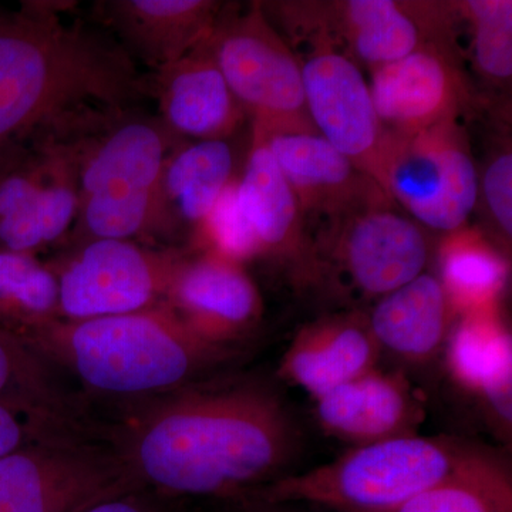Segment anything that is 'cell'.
<instances>
[{"mask_svg": "<svg viewBox=\"0 0 512 512\" xmlns=\"http://www.w3.org/2000/svg\"><path fill=\"white\" fill-rule=\"evenodd\" d=\"M0 404L53 426L86 431L60 390L52 363L25 338L0 326Z\"/></svg>", "mask_w": 512, "mask_h": 512, "instance_id": "484cf974", "label": "cell"}, {"mask_svg": "<svg viewBox=\"0 0 512 512\" xmlns=\"http://www.w3.org/2000/svg\"><path fill=\"white\" fill-rule=\"evenodd\" d=\"M298 429L278 394L251 380L197 384L153 400L116 448L131 480L161 497H248L288 467Z\"/></svg>", "mask_w": 512, "mask_h": 512, "instance_id": "6da1fadb", "label": "cell"}, {"mask_svg": "<svg viewBox=\"0 0 512 512\" xmlns=\"http://www.w3.org/2000/svg\"><path fill=\"white\" fill-rule=\"evenodd\" d=\"M227 140L181 143L165 161L161 178V231L174 224L197 229L235 178Z\"/></svg>", "mask_w": 512, "mask_h": 512, "instance_id": "cb8c5ba5", "label": "cell"}, {"mask_svg": "<svg viewBox=\"0 0 512 512\" xmlns=\"http://www.w3.org/2000/svg\"><path fill=\"white\" fill-rule=\"evenodd\" d=\"M497 457L490 448L456 437L409 434L350 448L330 463L276 478L248 497L333 512H396L424 491Z\"/></svg>", "mask_w": 512, "mask_h": 512, "instance_id": "5b68a950", "label": "cell"}, {"mask_svg": "<svg viewBox=\"0 0 512 512\" xmlns=\"http://www.w3.org/2000/svg\"><path fill=\"white\" fill-rule=\"evenodd\" d=\"M311 248L309 281L329 272L335 284L365 298H382L426 272L431 248L423 227L382 190L330 217Z\"/></svg>", "mask_w": 512, "mask_h": 512, "instance_id": "8992f818", "label": "cell"}, {"mask_svg": "<svg viewBox=\"0 0 512 512\" xmlns=\"http://www.w3.org/2000/svg\"><path fill=\"white\" fill-rule=\"evenodd\" d=\"M322 429L353 447L417 434L424 419L406 377L370 369L315 400Z\"/></svg>", "mask_w": 512, "mask_h": 512, "instance_id": "d6986e66", "label": "cell"}, {"mask_svg": "<svg viewBox=\"0 0 512 512\" xmlns=\"http://www.w3.org/2000/svg\"><path fill=\"white\" fill-rule=\"evenodd\" d=\"M218 69L245 113L265 128H313L301 64L261 3L224 6L207 40Z\"/></svg>", "mask_w": 512, "mask_h": 512, "instance_id": "9c48e42d", "label": "cell"}, {"mask_svg": "<svg viewBox=\"0 0 512 512\" xmlns=\"http://www.w3.org/2000/svg\"><path fill=\"white\" fill-rule=\"evenodd\" d=\"M134 487L116 451L87 437L43 441L0 457V512H83Z\"/></svg>", "mask_w": 512, "mask_h": 512, "instance_id": "30bf717a", "label": "cell"}, {"mask_svg": "<svg viewBox=\"0 0 512 512\" xmlns=\"http://www.w3.org/2000/svg\"><path fill=\"white\" fill-rule=\"evenodd\" d=\"M28 340L87 389L116 397L175 392L229 355L192 335L163 303L110 318L55 320Z\"/></svg>", "mask_w": 512, "mask_h": 512, "instance_id": "3957f363", "label": "cell"}, {"mask_svg": "<svg viewBox=\"0 0 512 512\" xmlns=\"http://www.w3.org/2000/svg\"><path fill=\"white\" fill-rule=\"evenodd\" d=\"M77 171L79 244L161 231L165 161L184 140L161 119L130 110L97 111L67 130Z\"/></svg>", "mask_w": 512, "mask_h": 512, "instance_id": "277c9868", "label": "cell"}, {"mask_svg": "<svg viewBox=\"0 0 512 512\" xmlns=\"http://www.w3.org/2000/svg\"><path fill=\"white\" fill-rule=\"evenodd\" d=\"M461 18L467 20L474 67L485 82L510 86L512 77L511 0L457 2Z\"/></svg>", "mask_w": 512, "mask_h": 512, "instance_id": "f1b7e54d", "label": "cell"}, {"mask_svg": "<svg viewBox=\"0 0 512 512\" xmlns=\"http://www.w3.org/2000/svg\"><path fill=\"white\" fill-rule=\"evenodd\" d=\"M163 305L192 335L224 350L251 333L264 313L244 265L204 249L178 254Z\"/></svg>", "mask_w": 512, "mask_h": 512, "instance_id": "5bb4252c", "label": "cell"}, {"mask_svg": "<svg viewBox=\"0 0 512 512\" xmlns=\"http://www.w3.org/2000/svg\"><path fill=\"white\" fill-rule=\"evenodd\" d=\"M224 503L227 504V512H302V504L299 503L269 504L252 497Z\"/></svg>", "mask_w": 512, "mask_h": 512, "instance_id": "836d02e7", "label": "cell"}, {"mask_svg": "<svg viewBox=\"0 0 512 512\" xmlns=\"http://www.w3.org/2000/svg\"><path fill=\"white\" fill-rule=\"evenodd\" d=\"M163 498L147 488L134 487L83 512H174L170 505L163 503Z\"/></svg>", "mask_w": 512, "mask_h": 512, "instance_id": "d6a6232c", "label": "cell"}, {"mask_svg": "<svg viewBox=\"0 0 512 512\" xmlns=\"http://www.w3.org/2000/svg\"><path fill=\"white\" fill-rule=\"evenodd\" d=\"M447 338L448 372L511 429L512 339L500 309L467 313Z\"/></svg>", "mask_w": 512, "mask_h": 512, "instance_id": "7402d4cb", "label": "cell"}, {"mask_svg": "<svg viewBox=\"0 0 512 512\" xmlns=\"http://www.w3.org/2000/svg\"><path fill=\"white\" fill-rule=\"evenodd\" d=\"M437 258V278L457 318L500 309L510 265L507 254L495 247L480 229L464 225L443 235Z\"/></svg>", "mask_w": 512, "mask_h": 512, "instance_id": "d4e9b609", "label": "cell"}, {"mask_svg": "<svg viewBox=\"0 0 512 512\" xmlns=\"http://www.w3.org/2000/svg\"><path fill=\"white\" fill-rule=\"evenodd\" d=\"M79 245L55 272L60 320L110 318L163 303L180 252L154 251L127 239H93Z\"/></svg>", "mask_w": 512, "mask_h": 512, "instance_id": "8fae6325", "label": "cell"}, {"mask_svg": "<svg viewBox=\"0 0 512 512\" xmlns=\"http://www.w3.org/2000/svg\"><path fill=\"white\" fill-rule=\"evenodd\" d=\"M0 174V249L36 255L73 228L79 208L72 144L60 134L37 138Z\"/></svg>", "mask_w": 512, "mask_h": 512, "instance_id": "7c38bea8", "label": "cell"}, {"mask_svg": "<svg viewBox=\"0 0 512 512\" xmlns=\"http://www.w3.org/2000/svg\"><path fill=\"white\" fill-rule=\"evenodd\" d=\"M303 40L308 49L298 60L305 107L313 128L380 187L386 131L366 77L355 60L328 40Z\"/></svg>", "mask_w": 512, "mask_h": 512, "instance_id": "4fadbf2b", "label": "cell"}, {"mask_svg": "<svg viewBox=\"0 0 512 512\" xmlns=\"http://www.w3.org/2000/svg\"><path fill=\"white\" fill-rule=\"evenodd\" d=\"M67 9L72 3L0 8V157L93 111L131 109L148 94L124 47L64 22Z\"/></svg>", "mask_w": 512, "mask_h": 512, "instance_id": "7a4b0ae2", "label": "cell"}, {"mask_svg": "<svg viewBox=\"0 0 512 512\" xmlns=\"http://www.w3.org/2000/svg\"><path fill=\"white\" fill-rule=\"evenodd\" d=\"M22 148H25V147L16 148V150L10 151V153L6 154V156H3L2 158H0V174L3 173V170H5V168H6V165H8L10 163V161L13 160V157H15L16 154H18L19 151L22 150Z\"/></svg>", "mask_w": 512, "mask_h": 512, "instance_id": "e575fe53", "label": "cell"}, {"mask_svg": "<svg viewBox=\"0 0 512 512\" xmlns=\"http://www.w3.org/2000/svg\"><path fill=\"white\" fill-rule=\"evenodd\" d=\"M396 512H512L510 468L497 457L424 491Z\"/></svg>", "mask_w": 512, "mask_h": 512, "instance_id": "83f0119b", "label": "cell"}, {"mask_svg": "<svg viewBox=\"0 0 512 512\" xmlns=\"http://www.w3.org/2000/svg\"><path fill=\"white\" fill-rule=\"evenodd\" d=\"M221 2L212 0H107L96 3L101 22L120 45L154 72L183 59L210 39Z\"/></svg>", "mask_w": 512, "mask_h": 512, "instance_id": "ac0fdd59", "label": "cell"}, {"mask_svg": "<svg viewBox=\"0 0 512 512\" xmlns=\"http://www.w3.org/2000/svg\"><path fill=\"white\" fill-rule=\"evenodd\" d=\"M483 198L485 212L495 235L511 247L512 238V151L510 140L493 144L483 174H478V197Z\"/></svg>", "mask_w": 512, "mask_h": 512, "instance_id": "4dcf8cb0", "label": "cell"}, {"mask_svg": "<svg viewBox=\"0 0 512 512\" xmlns=\"http://www.w3.org/2000/svg\"><path fill=\"white\" fill-rule=\"evenodd\" d=\"M237 180L239 204L254 228L264 258L291 265L302 281H309V242L301 207L255 127L247 163Z\"/></svg>", "mask_w": 512, "mask_h": 512, "instance_id": "44dd1931", "label": "cell"}, {"mask_svg": "<svg viewBox=\"0 0 512 512\" xmlns=\"http://www.w3.org/2000/svg\"><path fill=\"white\" fill-rule=\"evenodd\" d=\"M382 190L423 228L446 235L467 225L478 202V170L458 119L384 134Z\"/></svg>", "mask_w": 512, "mask_h": 512, "instance_id": "52a82bcc", "label": "cell"}, {"mask_svg": "<svg viewBox=\"0 0 512 512\" xmlns=\"http://www.w3.org/2000/svg\"><path fill=\"white\" fill-rule=\"evenodd\" d=\"M299 202L303 217L323 220L382 190L330 146L315 128H265L254 123Z\"/></svg>", "mask_w": 512, "mask_h": 512, "instance_id": "e0dca14e", "label": "cell"}, {"mask_svg": "<svg viewBox=\"0 0 512 512\" xmlns=\"http://www.w3.org/2000/svg\"><path fill=\"white\" fill-rule=\"evenodd\" d=\"M380 355L362 313L326 316L303 326L286 349L278 376L313 400L376 367Z\"/></svg>", "mask_w": 512, "mask_h": 512, "instance_id": "ffe728a7", "label": "cell"}, {"mask_svg": "<svg viewBox=\"0 0 512 512\" xmlns=\"http://www.w3.org/2000/svg\"><path fill=\"white\" fill-rule=\"evenodd\" d=\"M370 74L373 103L387 133H416L458 119L468 100L454 42L427 43Z\"/></svg>", "mask_w": 512, "mask_h": 512, "instance_id": "9a60e30c", "label": "cell"}, {"mask_svg": "<svg viewBox=\"0 0 512 512\" xmlns=\"http://www.w3.org/2000/svg\"><path fill=\"white\" fill-rule=\"evenodd\" d=\"M80 431L62 429L0 404V457L43 441L79 439Z\"/></svg>", "mask_w": 512, "mask_h": 512, "instance_id": "1f68e13d", "label": "cell"}, {"mask_svg": "<svg viewBox=\"0 0 512 512\" xmlns=\"http://www.w3.org/2000/svg\"><path fill=\"white\" fill-rule=\"evenodd\" d=\"M286 30L302 39L345 43L346 55L369 72L412 55L431 42H454L457 3L348 0L275 3L269 6Z\"/></svg>", "mask_w": 512, "mask_h": 512, "instance_id": "ba28073f", "label": "cell"}, {"mask_svg": "<svg viewBox=\"0 0 512 512\" xmlns=\"http://www.w3.org/2000/svg\"><path fill=\"white\" fill-rule=\"evenodd\" d=\"M456 319L439 278L429 272L382 296L367 316L379 349L412 363L433 359Z\"/></svg>", "mask_w": 512, "mask_h": 512, "instance_id": "603a6c76", "label": "cell"}, {"mask_svg": "<svg viewBox=\"0 0 512 512\" xmlns=\"http://www.w3.org/2000/svg\"><path fill=\"white\" fill-rule=\"evenodd\" d=\"M160 104L161 121L177 136L192 141L228 140L245 119L218 69L207 42L148 79V94Z\"/></svg>", "mask_w": 512, "mask_h": 512, "instance_id": "2e32d148", "label": "cell"}, {"mask_svg": "<svg viewBox=\"0 0 512 512\" xmlns=\"http://www.w3.org/2000/svg\"><path fill=\"white\" fill-rule=\"evenodd\" d=\"M198 249L210 251L229 261L245 265L264 258L259 239L242 211L237 177L227 185L204 222L195 229Z\"/></svg>", "mask_w": 512, "mask_h": 512, "instance_id": "f546056e", "label": "cell"}, {"mask_svg": "<svg viewBox=\"0 0 512 512\" xmlns=\"http://www.w3.org/2000/svg\"><path fill=\"white\" fill-rule=\"evenodd\" d=\"M59 319L55 271L36 255L0 249V326L28 340Z\"/></svg>", "mask_w": 512, "mask_h": 512, "instance_id": "4316f807", "label": "cell"}]
</instances>
